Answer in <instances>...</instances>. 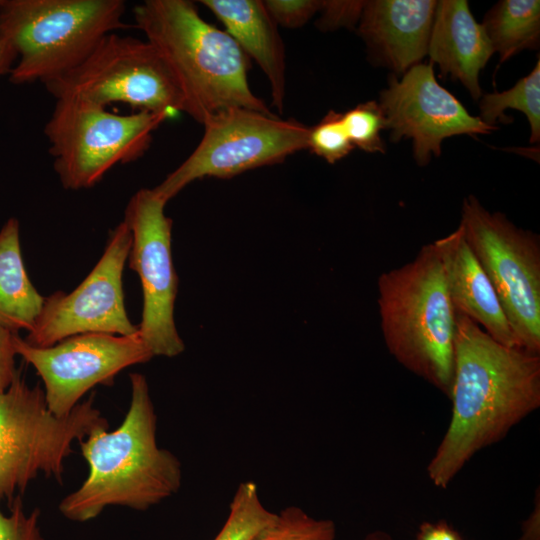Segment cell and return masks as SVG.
I'll return each mask as SVG.
<instances>
[{"instance_id":"cell-14","label":"cell","mask_w":540,"mask_h":540,"mask_svg":"<svg viewBox=\"0 0 540 540\" xmlns=\"http://www.w3.org/2000/svg\"><path fill=\"white\" fill-rule=\"evenodd\" d=\"M378 103L390 140L411 139L414 158L421 166L427 165L432 155H441L442 142L448 137L487 134L496 129L470 115L438 83L431 63L416 64L400 79L390 77Z\"/></svg>"},{"instance_id":"cell-22","label":"cell","mask_w":540,"mask_h":540,"mask_svg":"<svg viewBox=\"0 0 540 540\" xmlns=\"http://www.w3.org/2000/svg\"><path fill=\"white\" fill-rule=\"evenodd\" d=\"M274 515L263 505L257 484L242 482L230 503L226 522L213 540H251Z\"/></svg>"},{"instance_id":"cell-11","label":"cell","mask_w":540,"mask_h":540,"mask_svg":"<svg viewBox=\"0 0 540 540\" xmlns=\"http://www.w3.org/2000/svg\"><path fill=\"white\" fill-rule=\"evenodd\" d=\"M153 189L142 188L128 201L124 221L131 232L130 269L141 281L143 310L138 334L154 356L175 357L185 345L174 320L178 278L173 264V221Z\"/></svg>"},{"instance_id":"cell-9","label":"cell","mask_w":540,"mask_h":540,"mask_svg":"<svg viewBox=\"0 0 540 540\" xmlns=\"http://www.w3.org/2000/svg\"><path fill=\"white\" fill-rule=\"evenodd\" d=\"M202 125L204 134L195 150L152 188L165 203L196 179L232 178L281 163L308 147V126L273 113L230 108L212 115Z\"/></svg>"},{"instance_id":"cell-1","label":"cell","mask_w":540,"mask_h":540,"mask_svg":"<svg viewBox=\"0 0 540 540\" xmlns=\"http://www.w3.org/2000/svg\"><path fill=\"white\" fill-rule=\"evenodd\" d=\"M455 313L451 419L427 467L439 488L540 406V354L505 346Z\"/></svg>"},{"instance_id":"cell-30","label":"cell","mask_w":540,"mask_h":540,"mask_svg":"<svg viewBox=\"0 0 540 540\" xmlns=\"http://www.w3.org/2000/svg\"><path fill=\"white\" fill-rule=\"evenodd\" d=\"M415 540H462V538L447 522L438 521L422 523Z\"/></svg>"},{"instance_id":"cell-5","label":"cell","mask_w":540,"mask_h":540,"mask_svg":"<svg viewBox=\"0 0 540 540\" xmlns=\"http://www.w3.org/2000/svg\"><path fill=\"white\" fill-rule=\"evenodd\" d=\"M125 11L123 0L0 1V39L19 57L9 81L45 84L71 71L106 35L128 28Z\"/></svg>"},{"instance_id":"cell-33","label":"cell","mask_w":540,"mask_h":540,"mask_svg":"<svg viewBox=\"0 0 540 540\" xmlns=\"http://www.w3.org/2000/svg\"><path fill=\"white\" fill-rule=\"evenodd\" d=\"M363 540H393L392 537L384 531H373L365 536Z\"/></svg>"},{"instance_id":"cell-32","label":"cell","mask_w":540,"mask_h":540,"mask_svg":"<svg viewBox=\"0 0 540 540\" xmlns=\"http://www.w3.org/2000/svg\"><path fill=\"white\" fill-rule=\"evenodd\" d=\"M17 58L14 47L8 41L0 39V77L10 73L12 64Z\"/></svg>"},{"instance_id":"cell-13","label":"cell","mask_w":540,"mask_h":540,"mask_svg":"<svg viewBox=\"0 0 540 540\" xmlns=\"http://www.w3.org/2000/svg\"><path fill=\"white\" fill-rule=\"evenodd\" d=\"M14 345L42 379L47 406L58 417L69 414L93 387L110 385L123 369L154 357L138 333L79 334L48 347L32 346L17 334Z\"/></svg>"},{"instance_id":"cell-8","label":"cell","mask_w":540,"mask_h":540,"mask_svg":"<svg viewBox=\"0 0 540 540\" xmlns=\"http://www.w3.org/2000/svg\"><path fill=\"white\" fill-rule=\"evenodd\" d=\"M459 227L498 296L515 345L540 354V238L474 195L463 200Z\"/></svg>"},{"instance_id":"cell-25","label":"cell","mask_w":540,"mask_h":540,"mask_svg":"<svg viewBox=\"0 0 540 540\" xmlns=\"http://www.w3.org/2000/svg\"><path fill=\"white\" fill-rule=\"evenodd\" d=\"M307 149L330 164L354 149L345 130L342 113L330 110L319 123L309 127Z\"/></svg>"},{"instance_id":"cell-15","label":"cell","mask_w":540,"mask_h":540,"mask_svg":"<svg viewBox=\"0 0 540 540\" xmlns=\"http://www.w3.org/2000/svg\"><path fill=\"white\" fill-rule=\"evenodd\" d=\"M437 1L372 0L365 5L357 33L370 59L404 74L428 53Z\"/></svg>"},{"instance_id":"cell-4","label":"cell","mask_w":540,"mask_h":540,"mask_svg":"<svg viewBox=\"0 0 540 540\" xmlns=\"http://www.w3.org/2000/svg\"><path fill=\"white\" fill-rule=\"evenodd\" d=\"M384 342L406 369L450 395L453 380L455 310L433 243L378 278Z\"/></svg>"},{"instance_id":"cell-26","label":"cell","mask_w":540,"mask_h":540,"mask_svg":"<svg viewBox=\"0 0 540 540\" xmlns=\"http://www.w3.org/2000/svg\"><path fill=\"white\" fill-rule=\"evenodd\" d=\"M1 499L0 496V502ZM39 518L38 509L27 513L21 497L16 496L9 503L8 513H4L0 508V540H44Z\"/></svg>"},{"instance_id":"cell-31","label":"cell","mask_w":540,"mask_h":540,"mask_svg":"<svg viewBox=\"0 0 540 540\" xmlns=\"http://www.w3.org/2000/svg\"><path fill=\"white\" fill-rule=\"evenodd\" d=\"M539 493L535 497L534 508L522 523V534L517 540H540V501Z\"/></svg>"},{"instance_id":"cell-21","label":"cell","mask_w":540,"mask_h":540,"mask_svg":"<svg viewBox=\"0 0 540 540\" xmlns=\"http://www.w3.org/2000/svg\"><path fill=\"white\" fill-rule=\"evenodd\" d=\"M480 115L485 124L496 127L497 121L505 122V110L521 111L530 124V142L540 140V61L533 70L512 88L503 92L486 93L479 99Z\"/></svg>"},{"instance_id":"cell-28","label":"cell","mask_w":540,"mask_h":540,"mask_svg":"<svg viewBox=\"0 0 540 540\" xmlns=\"http://www.w3.org/2000/svg\"><path fill=\"white\" fill-rule=\"evenodd\" d=\"M365 1H322L321 13L316 25L323 31L339 28H355L360 20Z\"/></svg>"},{"instance_id":"cell-23","label":"cell","mask_w":540,"mask_h":540,"mask_svg":"<svg viewBox=\"0 0 540 540\" xmlns=\"http://www.w3.org/2000/svg\"><path fill=\"white\" fill-rule=\"evenodd\" d=\"M251 540H336V526L330 519H317L290 506L275 513Z\"/></svg>"},{"instance_id":"cell-17","label":"cell","mask_w":540,"mask_h":540,"mask_svg":"<svg viewBox=\"0 0 540 540\" xmlns=\"http://www.w3.org/2000/svg\"><path fill=\"white\" fill-rule=\"evenodd\" d=\"M493 53L483 26L473 17L466 0L437 1L427 54L443 76L459 81L475 101L483 95L480 71Z\"/></svg>"},{"instance_id":"cell-18","label":"cell","mask_w":540,"mask_h":540,"mask_svg":"<svg viewBox=\"0 0 540 540\" xmlns=\"http://www.w3.org/2000/svg\"><path fill=\"white\" fill-rule=\"evenodd\" d=\"M268 79L272 104L283 111L286 94L285 47L278 25L260 0H201Z\"/></svg>"},{"instance_id":"cell-10","label":"cell","mask_w":540,"mask_h":540,"mask_svg":"<svg viewBox=\"0 0 540 540\" xmlns=\"http://www.w3.org/2000/svg\"><path fill=\"white\" fill-rule=\"evenodd\" d=\"M44 85L55 99L76 97L102 107L125 103L169 118L184 112L178 83L156 48L115 32L77 67Z\"/></svg>"},{"instance_id":"cell-6","label":"cell","mask_w":540,"mask_h":540,"mask_svg":"<svg viewBox=\"0 0 540 540\" xmlns=\"http://www.w3.org/2000/svg\"><path fill=\"white\" fill-rule=\"evenodd\" d=\"M109 427L90 397L62 417L48 408L39 385L19 372L0 395V496L11 503L39 474L62 482L64 462L95 428Z\"/></svg>"},{"instance_id":"cell-16","label":"cell","mask_w":540,"mask_h":540,"mask_svg":"<svg viewBox=\"0 0 540 540\" xmlns=\"http://www.w3.org/2000/svg\"><path fill=\"white\" fill-rule=\"evenodd\" d=\"M433 244L455 312L473 320L497 342L516 347L498 296L465 240L462 229L458 226Z\"/></svg>"},{"instance_id":"cell-12","label":"cell","mask_w":540,"mask_h":540,"mask_svg":"<svg viewBox=\"0 0 540 540\" xmlns=\"http://www.w3.org/2000/svg\"><path fill=\"white\" fill-rule=\"evenodd\" d=\"M131 241L130 229L123 220L110 232L97 264L73 291H57L45 297L24 340L32 346L48 347L79 334H137L138 326L126 312L122 282Z\"/></svg>"},{"instance_id":"cell-27","label":"cell","mask_w":540,"mask_h":540,"mask_svg":"<svg viewBox=\"0 0 540 540\" xmlns=\"http://www.w3.org/2000/svg\"><path fill=\"white\" fill-rule=\"evenodd\" d=\"M264 5L278 26H304L322 7L321 0H266Z\"/></svg>"},{"instance_id":"cell-7","label":"cell","mask_w":540,"mask_h":540,"mask_svg":"<svg viewBox=\"0 0 540 540\" xmlns=\"http://www.w3.org/2000/svg\"><path fill=\"white\" fill-rule=\"evenodd\" d=\"M169 116L137 111L127 115L76 98L56 99L44 127L53 168L63 188L88 189L117 164L141 158L153 132Z\"/></svg>"},{"instance_id":"cell-29","label":"cell","mask_w":540,"mask_h":540,"mask_svg":"<svg viewBox=\"0 0 540 540\" xmlns=\"http://www.w3.org/2000/svg\"><path fill=\"white\" fill-rule=\"evenodd\" d=\"M15 332L0 324V395L4 393L15 379L18 371L15 368Z\"/></svg>"},{"instance_id":"cell-2","label":"cell","mask_w":540,"mask_h":540,"mask_svg":"<svg viewBox=\"0 0 540 540\" xmlns=\"http://www.w3.org/2000/svg\"><path fill=\"white\" fill-rule=\"evenodd\" d=\"M130 384V405L120 426L113 431L95 428L79 441L89 472L59 504L69 520L89 521L109 506L145 511L181 487L180 461L157 444V417L148 382L144 375L133 373Z\"/></svg>"},{"instance_id":"cell-24","label":"cell","mask_w":540,"mask_h":540,"mask_svg":"<svg viewBox=\"0 0 540 540\" xmlns=\"http://www.w3.org/2000/svg\"><path fill=\"white\" fill-rule=\"evenodd\" d=\"M342 121L354 147L375 153L385 152L380 131L385 129V118L376 101H367L342 113Z\"/></svg>"},{"instance_id":"cell-3","label":"cell","mask_w":540,"mask_h":540,"mask_svg":"<svg viewBox=\"0 0 540 540\" xmlns=\"http://www.w3.org/2000/svg\"><path fill=\"white\" fill-rule=\"evenodd\" d=\"M135 26L159 52L184 99V112L203 124L230 108L271 114L249 87V57L225 31L206 22L188 0H146Z\"/></svg>"},{"instance_id":"cell-19","label":"cell","mask_w":540,"mask_h":540,"mask_svg":"<svg viewBox=\"0 0 540 540\" xmlns=\"http://www.w3.org/2000/svg\"><path fill=\"white\" fill-rule=\"evenodd\" d=\"M45 297L26 272L20 246L19 221L10 218L0 230V324L18 332L30 331Z\"/></svg>"},{"instance_id":"cell-20","label":"cell","mask_w":540,"mask_h":540,"mask_svg":"<svg viewBox=\"0 0 540 540\" xmlns=\"http://www.w3.org/2000/svg\"><path fill=\"white\" fill-rule=\"evenodd\" d=\"M481 25L503 63L522 50L539 48L540 2L501 0L486 13Z\"/></svg>"}]
</instances>
